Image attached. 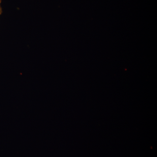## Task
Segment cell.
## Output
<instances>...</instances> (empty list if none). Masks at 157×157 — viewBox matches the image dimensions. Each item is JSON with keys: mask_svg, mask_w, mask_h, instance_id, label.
Here are the masks:
<instances>
[{"mask_svg": "<svg viewBox=\"0 0 157 157\" xmlns=\"http://www.w3.org/2000/svg\"><path fill=\"white\" fill-rule=\"evenodd\" d=\"M2 7H1V6H0V15L2 14Z\"/></svg>", "mask_w": 157, "mask_h": 157, "instance_id": "1", "label": "cell"}, {"mask_svg": "<svg viewBox=\"0 0 157 157\" xmlns=\"http://www.w3.org/2000/svg\"><path fill=\"white\" fill-rule=\"evenodd\" d=\"M1 2H2V0H0V5H1Z\"/></svg>", "mask_w": 157, "mask_h": 157, "instance_id": "2", "label": "cell"}]
</instances>
